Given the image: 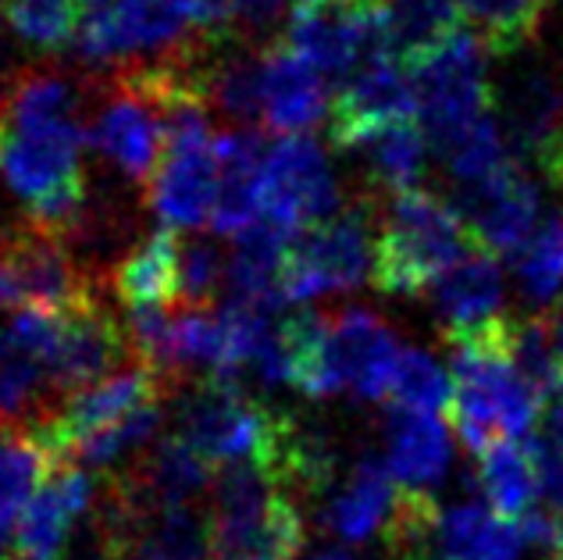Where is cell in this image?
I'll return each mask as SVG.
<instances>
[{"instance_id": "6da1fadb", "label": "cell", "mask_w": 563, "mask_h": 560, "mask_svg": "<svg viewBox=\"0 0 563 560\" xmlns=\"http://www.w3.org/2000/svg\"><path fill=\"white\" fill-rule=\"evenodd\" d=\"M90 125L79 118H4L0 114V179L25 204V218L40 229L76 235L90 189H86L82 151Z\"/></svg>"}, {"instance_id": "7a4b0ae2", "label": "cell", "mask_w": 563, "mask_h": 560, "mask_svg": "<svg viewBox=\"0 0 563 560\" xmlns=\"http://www.w3.org/2000/svg\"><path fill=\"white\" fill-rule=\"evenodd\" d=\"M478 243L456 204L432 189H404L378 218L372 286L389 297H424Z\"/></svg>"}, {"instance_id": "3957f363", "label": "cell", "mask_w": 563, "mask_h": 560, "mask_svg": "<svg viewBox=\"0 0 563 560\" xmlns=\"http://www.w3.org/2000/svg\"><path fill=\"white\" fill-rule=\"evenodd\" d=\"M207 521L211 560H296L307 542L300 499L254 461L218 468Z\"/></svg>"}, {"instance_id": "277c9868", "label": "cell", "mask_w": 563, "mask_h": 560, "mask_svg": "<svg viewBox=\"0 0 563 560\" xmlns=\"http://www.w3.org/2000/svg\"><path fill=\"white\" fill-rule=\"evenodd\" d=\"M292 425L289 415H278L275 407L243 393L240 382L203 378L179 393L175 436L186 439L211 468L254 461L275 475Z\"/></svg>"}, {"instance_id": "5b68a950", "label": "cell", "mask_w": 563, "mask_h": 560, "mask_svg": "<svg viewBox=\"0 0 563 560\" xmlns=\"http://www.w3.org/2000/svg\"><path fill=\"white\" fill-rule=\"evenodd\" d=\"M378 197L364 194L343 204L329 222L303 229L286 250L278 293L286 304H307L321 293L357 289L375 264Z\"/></svg>"}, {"instance_id": "8992f818", "label": "cell", "mask_w": 563, "mask_h": 560, "mask_svg": "<svg viewBox=\"0 0 563 560\" xmlns=\"http://www.w3.org/2000/svg\"><path fill=\"white\" fill-rule=\"evenodd\" d=\"M485 57L478 40L464 29L453 43L410 72L418 90V118L435 157L461 143L485 118H493L496 94Z\"/></svg>"}, {"instance_id": "52a82bcc", "label": "cell", "mask_w": 563, "mask_h": 560, "mask_svg": "<svg viewBox=\"0 0 563 560\" xmlns=\"http://www.w3.org/2000/svg\"><path fill=\"white\" fill-rule=\"evenodd\" d=\"M493 94L514 157L550 189H563V62H517Z\"/></svg>"}, {"instance_id": "ba28073f", "label": "cell", "mask_w": 563, "mask_h": 560, "mask_svg": "<svg viewBox=\"0 0 563 560\" xmlns=\"http://www.w3.org/2000/svg\"><path fill=\"white\" fill-rule=\"evenodd\" d=\"M165 396H168L165 382L146 364L132 361L125 367H118V372L90 382V386L68 393L51 415H43L33 429H29V436H33L40 450L57 464V461H68V453L79 443H86L90 436L111 429V425L129 418L132 410H140L151 400H165Z\"/></svg>"}, {"instance_id": "9c48e42d", "label": "cell", "mask_w": 563, "mask_h": 560, "mask_svg": "<svg viewBox=\"0 0 563 560\" xmlns=\"http://www.w3.org/2000/svg\"><path fill=\"white\" fill-rule=\"evenodd\" d=\"M343 194L329 172V157L318 140L278 136L264 157L261 218L292 235L321 226L343 211Z\"/></svg>"}, {"instance_id": "30bf717a", "label": "cell", "mask_w": 563, "mask_h": 560, "mask_svg": "<svg viewBox=\"0 0 563 560\" xmlns=\"http://www.w3.org/2000/svg\"><path fill=\"white\" fill-rule=\"evenodd\" d=\"M0 261L19 283L25 307L68 315L97 297L93 278L79 272V264L68 257V243L62 235L33 226L29 218L0 229Z\"/></svg>"}, {"instance_id": "8fae6325", "label": "cell", "mask_w": 563, "mask_h": 560, "mask_svg": "<svg viewBox=\"0 0 563 560\" xmlns=\"http://www.w3.org/2000/svg\"><path fill=\"white\" fill-rule=\"evenodd\" d=\"M418 118L413 76L393 57H372L343 79L329 108V140L339 151H357L385 125Z\"/></svg>"}, {"instance_id": "7c38bea8", "label": "cell", "mask_w": 563, "mask_h": 560, "mask_svg": "<svg viewBox=\"0 0 563 560\" xmlns=\"http://www.w3.org/2000/svg\"><path fill=\"white\" fill-rule=\"evenodd\" d=\"M453 204L485 250L496 257H514L539 226L542 197L521 161L507 157L493 175L461 186Z\"/></svg>"}, {"instance_id": "4fadbf2b", "label": "cell", "mask_w": 563, "mask_h": 560, "mask_svg": "<svg viewBox=\"0 0 563 560\" xmlns=\"http://www.w3.org/2000/svg\"><path fill=\"white\" fill-rule=\"evenodd\" d=\"M90 146L146 189L165 157V114L136 86L114 79V94L90 122Z\"/></svg>"}, {"instance_id": "5bb4252c", "label": "cell", "mask_w": 563, "mask_h": 560, "mask_svg": "<svg viewBox=\"0 0 563 560\" xmlns=\"http://www.w3.org/2000/svg\"><path fill=\"white\" fill-rule=\"evenodd\" d=\"M97 504V482L90 468L71 461H57L51 475L43 479L36 496L19 521L11 542V560H62L71 539V525Z\"/></svg>"}, {"instance_id": "9a60e30c", "label": "cell", "mask_w": 563, "mask_h": 560, "mask_svg": "<svg viewBox=\"0 0 563 560\" xmlns=\"http://www.w3.org/2000/svg\"><path fill=\"white\" fill-rule=\"evenodd\" d=\"M329 347L343 389L361 396V400H385L389 396L404 347H399L393 326L378 311L357 304L332 311Z\"/></svg>"}, {"instance_id": "2e32d148", "label": "cell", "mask_w": 563, "mask_h": 560, "mask_svg": "<svg viewBox=\"0 0 563 560\" xmlns=\"http://www.w3.org/2000/svg\"><path fill=\"white\" fill-rule=\"evenodd\" d=\"M132 361L136 353H132L129 332L118 326V318L100 304V297H93L90 304L65 315V336L54 361L47 364V375L54 393L65 400L68 393L90 386Z\"/></svg>"}, {"instance_id": "e0dca14e", "label": "cell", "mask_w": 563, "mask_h": 560, "mask_svg": "<svg viewBox=\"0 0 563 560\" xmlns=\"http://www.w3.org/2000/svg\"><path fill=\"white\" fill-rule=\"evenodd\" d=\"M146 204L165 229H207L218 194L214 143L207 146H165V157L146 183Z\"/></svg>"}, {"instance_id": "ac0fdd59", "label": "cell", "mask_w": 563, "mask_h": 560, "mask_svg": "<svg viewBox=\"0 0 563 560\" xmlns=\"http://www.w3.org/2000/svg\"><path fill=\"white\" fill-rule=\"evenodd\" d=\"M432 304L442 343L467 339L496 326V321L507 318V311H503V257L485 246H474L464 261H456L435 283Z\"/></svg>"}, {"instance_id": "d6986e66", "label": "cell", "mask_w": 563, "mask_h": 560, "mask_svg": "<svg viewBox=\"0 0 563 560\" xmlns=\"http://www.w3.org/2000/svg\"><path fill=\"white\" fill-rule=\"evenodd\" d=\"M329 90L324 76L296 54L289 43H268L264 47V132L275 136H303L307 129L329 118Z\"/></svg>"}, {"instance_id": "ffe728a7", "label": "cell", "mask_w": 563, "mask_h": 560, "mask_svg": "<svg viewBox=\"0 0 563 560\" xmlns=\"http://www.w3.org/2000/svg\"><path fill=\"white\" fill-rule=\"evenodd\" d=\"M264 129L229 125L214 136V161H218V194L211 211V229L221 235H235L250 229L261 218V179L264 157H268Z\"/></svg>"}, {"instance_id": "44dd1931", "label": "cell", "mask_w": 563, "mask_h": 560, "mask_svg": "<svg viewBox=\"0 0 563 560\" xmlns=\"http://www.w3.org/2000/svg\"><path fill=\"white\" fill-rule=\"evenodd\" d=\"M464 33L456 0H385L378 19V54L413 72Z\"/></svg>"}, {"instance_id": "7402d4cb", "label": "cell", "mask_w": 563, "mask_h": 560, "mask_svg": "<svg viewBox=\"0 0 563 560\" xmlns=\"http://www.w3.org/2000/svg\"><path fill=\"white\" fill-rule=\"evenodd\" d=\"M385 447L389 471L404 490L432 493L450 464V432L442 418L389 404L385 410Z\"/></svg>"}, {"instance_id": "603a6c76", "label": "cell", "mask_w": 563, "mask_h": 560, "mask_svg": "<svg viewBox=\"0 0 563 560\" xmlns=\"http://www.w3.org/2000/svg\"><path fill=\"white\" fill-rule=\"evenodd\" d=\"M521 550V525L499 518L478 499H467V504L442 510L428 560H517Z\"/></svg>"}, {"instance_id": "cb8c5ba5", "label": "cell", "mask_w": 563, "mask_h": 560, "mask_svg": "<svg viewBox=\"0 0 563 560\" xmlns=\"http://www.w3.org/2000/svg\"><path fill=\"white\" fill-rule=\"evenodd\" d=\"M396 496H399V482L393 479L389 464H382L378 457H364L353 468L343 493L332 499L324 525H329V532L335 539L357 547V542H367L375 532H385V525H389L396 510Z\"/></svg>"}, {"instance_id": "d4e9b609", "label": "cell", "mask_w": 563, "mask_h": 560, "mask_svg": "<svg viewBox=\"0 0 563 560\" xmlns=\"http://www.w3.org/2000/svg\"><path fill=\"white\" fill-rule=\"evenodd\" d=\"M111 289L129 311L132 307H168L179 304V235L157 229L114 264Z\"/></svg>"}, {"instance_id": "484cf974", "label": "cell", "mask_w": 563, "mask_h": 560, "mask_svg": "<svg viewBox=\"0 0 563 560\" xmlns=\"http://www.w3.org/2000/svg\"><path fill=\"white\" fill-rule=\"evenodd\" d=\"M464 29L493 57H521L536 47L553 0H456Z\"/></svg>"}, {"instance_id": "4316f807", "label": "cell", "mask_w": 563, "mask_h": 560, "mask_svg": "<svg viewBox=\"0 0 563 560\" xmlns=\"http://www.w3.org/2000/svg\"><path fill=\"white\" fill-rule=\"evenodd\" d=\"M54 461L25 429H0V560L11 553L14 532Z\"/></svg>"}, {"instance_id": "83f0119b", "label": "cell", "mask_w": 563, "mask_h": 560, "mask_svg": "<svg viewBox=\"0 0 563 560\" xmlns=\"http://www.w3.org/2000/svg\"><path fill=\"white\" fill-rule=\"evenodd\" d=\"M357 151L364 154V172L367 183H372V194L393 197L418 186L432 146H428L418 118H407V122L385 125L372 140H364Z\"/></svg>"}, {"instance_id": "f1b7e54d", "label": "cell", "mask_w": 563, "mask_h": 560, "mask_svg": "<svg viewBox=\"0 0 563 560\" xmlns=\"http://www.w3.org/2000/svg\"><path fill=\"white\" fill-rule=\"evenodd\" d=\"M478 471H482V490L488 496V504L507 521H521L542 496L536 464H531V453L521 439H507V436L496 439V443L478 457Z\"/></svg>"}, {"instance_id": "f546056e", "label": "cell", "mask_w": 563, "mask_h": 560, "mask_svg": "<svg viewBox=\"0 0 563 560\" xmlns=\"http://www.w3.org/2000/svg\"><path fill=\"white\" fill-rule=\"evenodd\" d=\"M207 97L232 125L257 129V122H264V51H240L207 62Z\"/></svg>"}, {"instance_id": "4dcf8cb0", "label": "cell", "mask_w": 563, "mask_h": 560, "mask_svg": "<svg viewBox=\"0 0 563 560\" xmlns=\"http://www.w3.org/2000/svg\"><path fill=\"white\" fill-rule=\"evenodd\" d=\"M528 307H550L563 289V204L550 208L525 246L510 257Z\"/></svg>"}, {"instance_id": "1f68e13d", "label": "cell", "mask_w": 563, "mask_h": 560, "mask_svg": "<svg viewBox=\"0 0 563 560\" xmlns=\"http://www.w3.org/2000/svg\"><path fill=\"white\" fill-rule=\"evenodd\" d=\"M161 425H165V400H151L140 410H132L129 418L111 425V429H103L86 439V443H79L68 453V461L79 468H111L114 461H122V457L143 453L151 447L161 432Z\"/></svg>"}, {"instance_id": "d6a6232c", "label": "cell", "mask_w": 563, "mask_h": 560, "mask_svg": "<svg viewBox=\"0 0 563 560\" xmlns=\"http://www.w3.org/2000/svg\"><path fill=\"white\" fill-rule=\"evenodd\" d=\"M389 404L421 410V415H435L446 421L453 407V375L442 372V364L424 350H404L399 353Z\"/></svg>"}, {"instance_id": "836d02e7", "label": "cell", "mask_w": 563, "mask_h": 560, "mask_svg": "<svg viewBox=\"0 0 563 560\" xmlns=\"http://www.w3.org/2000/svg\"><path fill=\"white\" fill-rule=\"evenodd\" d=\"M510 358L517 375H521L531 393L539 396L545 407L556 396H563V364L550 343V332L542 326V315H517L514 321V339H510Z\"/></svg>"}, {"instance_id": "e575fe53", "label": "cell", "mask_w": 563, "mask_h": 560, "mask_svg": "<svg viewBox=\"0 0 563 560\" xmlns=\"http://www.w3.org/2000/svg\"><path fill=\"white\" fill-rule=\"evenodd\" d=\"M8 25L36 51H62L76 40L82 0H8Z\"/></svg>"}, {"instance_id": "d590c367", "label": "cell", "mask_w": 563, "mask_h": 560, "mask_svg": "<svg viewBox=\"0 0 563 560\" xmlns=\"http://www.w3.org/2000/svg\"><path fill=\"white\" fill-rule=\"evenodd\" d=\"M79 94L57 72H22L0 97V114L4 118H76Z\"/></svg>"}, {"instance_id": "8d00e7d4", "label": "cell", "mask_w": 563, "mask_h": 560, "mask_svg": "<svg viewBox=\"0 0 563 560\" xmlns=\"http://www.w3.org/2000/svg\"><path fill=\"white\" fill-rule=\"evenodd\" d=\"M525 447L531 453V464H536L545 507L563 514V396L542 407L539 425L525 439Z\"/></svg>"}, {"instance_id": "74e56055", "label": "cell", "mask_w": 563, "mask_h": 560, "mask_svg": "<svg viewBox=\"0 0 563 560\" xmlns=\"http://www.w3.org/2000/svg\"><path fill=\"white\" fill-rule=\"evenodd\" d=\"M229 261L207 235L179 240V304H214L218 286H225Z\"/></svg>"}, {"instance_id": "f35d334b", "label": "cell", "mask_w": 563, "mask_h": 560, "mask_svg": "<svg viewBox=\"0 0 563 560\" xmlns=\"http://www.w3.org/2000/svg\"><path fill=\"white\" fill-rule=\"evenodd\" d=\"M65 336V315L62 311H47V307H22L14 311V318L4 329V347L14 353H25V358L40 361L47 367L54 361L57 347H62Z\"/></svg>"}, {"instance_id": "ab89813d", "label": "cell", "mask_w": 563, "mask_h": 560, "mask_svg": "<svg viewBox=\"0 0 563 560\" xmlns=\"http://www.w3.org/2000/svg\"><path fill=\"white\" fill-rule=\"evenodd\" d=\"M292 0H243L232 22V40H264L272 36L282 14L289 19Z\"/></svg>"}, {"instance_id": "60d3db41", "label": "cell", "mask_w": 563, "mask_h": 560, "mask_svg": "<svg viewBox=\"0 0 563 560\" xmlns=\"http://www.w3.org/2000/svg\"><path fill=\"white\" fill-rule=\"evenodd\" d=\"M528 547H536L545 560H563V514L553 507H531L521 521Z\"/></svg>"}, {"instance_id": "b9f144b4", "label": "cell", "mask_w": 563, "mask_h": 560, "mask_svg": "<svg viewBox=\"0 0 563 560\" xmlns=\"http://www.w3.org/2000/svg\"><path fill=\"white\" fill-rule=\"evenodd\" d=\"M240 4L243 0H192V22L211 43H229Z\"/></svg>"}, {"instance_id": "7bdbcfd3", "label": "cell", "mask_w": 563, "mask_h": 560, "mask_svg": "<svg viewBox=\"0 0 563 560\" xmlns=\"http://www.w3.org/2000/svg\"><path fill=\"white\" fill-rule=\"evenodd\" d=\"M542 326H545V332H550V343H553V350H556V358H560V364H563V293L560 297L550 304V307H542Z\"/></svg>"}, {"instance_id": "ee69618b", "label": "cell", "mask_w": 563, "mask_h": 560, "mask_svg": "<svg viewBox=\"0 0 563 560\" xmlns=\"http://www.w3.org/2000/svg\"><path fill=\"white\" fill-rule=\"evenodd\" d=\"M22 307H25L22 289H19V283L11 278L8 264L0 261V311H22Z\"/></svg>"}, {"instance_id": "f6af8a7d", "label": "cell", "mask_w": 563, "mask_h": 560, "mask_svg": "<svg viewBox=\"0 0 563 560\" xmlns=\"http://www.w3.org/2000/svg\"><path fill=\"white\" fill-rule=\"evenodd\" d=\"M310 560H353L346 550H321V553H314Z\"/></svg>"}, {"instance_id": "bcb514c9", "label": "cell", "mask_w": 563, "mask_h": 560, "mask_svg": "<svg viewBox=\"0 0 563 560\" xmlns=\"http://www.w3.org/2000/svg\"><path fill=\"white\" fill-rule=\"evenodd\" d=\"M4 350H8V347H4V336H0V358H4Z\"/></svg>"}]
</instances>
